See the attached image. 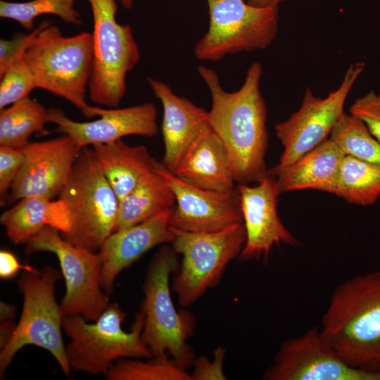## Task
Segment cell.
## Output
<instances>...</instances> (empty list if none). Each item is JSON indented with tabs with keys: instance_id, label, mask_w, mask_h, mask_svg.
Wrapping results in <instances>:
<instances>
[{
	"instance_id": "37",
	"label": "cell",
	"mask_w": 380,
	"mask_h": 380,
	"mask_svg": "<svg viewBox=\"0 0 380 380\" xmlns=\"http://www.w3.org/2000/svg\"><path fill=\"white\" fill-rule=\"evenodd\" d=\"M125 9L129 10L133 6V0H119Z\"/></svg>"
},
{
	"instance_id": "18",
	"label": "cell",
	"mask_w": 380,
	"mask_h": 380,
	"mask_svg": "<svg viewBox=\"0 0 380 380\" xmlns=\"http://www.w3.org/2000/svg\"><path fill=\"white\" fill-rule=\"evenodd\" d=\"M174 208L143 222L114 232L106 239L99 253L102 259L100 284L108 295L113 293L115 279L122 270L153 248L172 243L175 234L169 220Z\"/></svg>"
},
{
	"instance_id": "7",
	"label": "cell",
	"mask_w": 380,
	"mask_h": 380,
	"mask_svg": "<svg viewBox=\"0 0 380 380\" xmlns=\"http://www.w3.org/2000/svg\"><path fill=\"white\" fill-rule=\"evenodd\" d=\"M61 277L62 273L50 266L42 270H25L22 274L18 287L23 295V310L11 336L1 348V377L15 353L27 345L49 351L63 372L70 374L61 334L64 315L55 298V285Z\"/></svg>"
},
{
	"instance_id": "34",
	"label": "cell",
	"mask_w": 380,
	"mask_h": 380,
	"mask_svg": "<svg viewBox=\"0 0 380 380\" xmlns=\"http://www.w3.org/2000/svg\"><path fill=\"white\" fill-rule=\"evenodd\" d=\"M226 349L217 347L213 354V362L205 356L195 358L191 380H225L227 376L223 372V362Z\"/></svg>"
},
{
	"instance_id": "8",
	"label": "cell",
	"mask_w": 380,
	"mask_h": 380,
	"mask_svg": "<svg viewBox=\"0 0 380 380\" xmlns=\"http://www.w3.org/2000/svg\"><path fill=\"white\" fill-rule=\"evenodd\" d=\"M93 16V65L88 87L90 100L115 108L123 99L126 77L140 59L129 25L118 23L115 0H86Z\"/></svg>"
},
{
	"instance_id": "21",
	"label": "cell",
	"mask_w": 380,
	"mask_h": 380,
	"mask_svg": "<svg viewBox=\"0 0 380 380\" xmlns=\"http://www.w3.org/2000/svg\"><path fill=\"white\" fill-rule=\"evenodd\" d=\"M345 156L329 137L291 165H275L267 173L275 178L279 194L308 189L334 194Z\"/></svg>"
},
{
	"instance_id": "5",
	"label": "cell",
	"mask_w": 380,
	"mask_h": 380,
	"mask_svg": "<svg viewBox=\"0 0 380 380\" xmlns=\"http://www.w3.org/2000/svg\"><path fill=\"white\" fill-rule=\"evenodd\" d=\"M125 318L116 303H109L93 324L80 315L65 316L63 329L70 339L65 351L71 370L97 375L106 374L122 358L153 357L141 338L144 314L136 313L129 332L122 327Z\"/></svg>"
},
{
	"instance_id": "16",
	"label": "cell",
	"mask_w": 380,
	"mask_h": 380,
	"mask_svg": "<svg viewBox=\"0 0 380 380\" xmlns=\"http://www.w3.org/2000/svg\"><path fill=\"white\" fill-rule=\"evenodd\" d=\"M155 170L167 180L175 196L169 220L172 228L214 232L243 223L236 191L226 194L198 188L179 178L162 162H157Z\"/></svg>"
},
{
	"instance_id": "36",
	"label": "cell",
	"mask_w": 380,
	"mask_h": 380,
	"mask_svg": "<svg viewBox=\"0 0 380 380\" xmlns=\"http://www.w3.org/2000/svg\"><path fill=\"white\" fill-rule=\"evenodd\" d=\"M285 1L287 0H246L248 4L259 8L276 7Z\"/></svg>"
},
{
	"instance_id": "13",
	"label": "cell",
	"mask_w": 380,
	"mask_h": 380,
	"mask_svg": "<svg viewBox=\"0 0 380 380\" xmlns=\"http://www.w3.org/2000/svg\"><path fill=\"white\" fill-rule=\"evenodd\" d=\"M265 380H380V372H367L348 364L312 327L284 341Z\"/></svg>"
},
{
	"instance_id": "1",
	"label": "cell",
	"mask_w": 380,
	"mask_h": 380,
	"mask_svg": "<svg viewBox=\"0 0 380 380\" xmlns=\"http://www.w3.org/2000/svg\"><path fill=\"white\" fill-rule=\"evenodd\" d=\"M198 72L208 87L211 107L208 123L222 141L239 184L258 183L267 173V106L260 91L262 68L255 62L248 68L239 89L225 91L217 74L201 65Z\"/></svg>"
},
{
	"instance_id": "15",
	"label": "cell",
	"mask_w": 380,
	"mask_h": 380,
	"mask_svg": "<svg viewBox=\"0 0 380 380\" xmlns=\"http://www.w3.org/2000/svg\"><path fill=\"white\" fill-rule=\"evenodd\" d=\"M48 110L50 122L57 126L58 132L70 137L80 148L112 143L128 135L153 137L158 133L157 108L152 103L115 109L91 106L87 118H99L89 122L75 121L60 108Z\"/></svg>"
},
{
	"instance_id": "11",
	"label": "cell",
	"mask_w": 380,
	"mask_h": 380,
	"mask_svg": "<svg viewBox=\"0 0 380 380\" xmlns=\"http://www.w3.org/2000/svg\"><path fill=\"white\" fill-rule=\"evenodd\" d=\"M60 232L45 227L25 243V252H51L59 261L65 281V294L61 308L65 316L80 315L96 321L109 305L108 294L102 289L100 253L73 246Z\"/></svg>"
},
{
	"instance_id": "35",
	"label": "cell",
	"mask_w": 380,
	"mask_h": 380,
	"mask_svg": "<svg viewBox=\"0 0 380 380\" xmlns=\"http://www.w3.org/2000/svg\"><path fill=\"white\" fill-rule=\"evenodd\" d=\"M20 269L26 271L37 270L29 265H21L13 253L8 251H0V277L4 279L14 277Z\"/></svg>"
},
{
	"instance_id": "3",
	"label": "cell",
	"mask_w": 380,
	"mask_h": 380,
	"mask_svg": "<svg viewBox=\"0 0 380 380\" xmlns=\"http://www.w3.org/2000/svg\"><path fill=\"white\" fill-rule=\"evenodd\" d=\"M179 267L178 253L172 246L163 244L149 263L139 310L144 315L141 338L153 356L167 354L186 370L195 360L187 339L193 336L196 321L189 310H177L171 298L170 277Z\"/></svg>"
},
{
	"instance_id": "2",
	"label": "cell",
	"mask_w": 380,
	"mask_h": 380,
	"mask_svg": "<svg viewBox=\"0 0 380 380\" xmlns=\"http://www.w3.org/2000/svg\"><path fill=\"white\" fill-rule=\"evenodd\" d=\"M319 331L350 366L380 372V271L355 276L338 286Z\"/></svg>"
},
{
	"instance_id": "4",
	"label": "cell",
	"mask_w": 380,
	"mask_h": 380,
	"mask_svg": "<svg viewBox=\"0 0 380 380\" xmlns=\"http://www.w3.org/2000/svg\"><path fill=\"white\" fill-rule=\"evenodd\" d=\"M35 87L60 96L88 117L86 93L93 65L92 35L83 32L63 36L51 23L37 35L23 56Z\"/></svg>"
},
{
	"instance_id": "24",
	"label": "cell",
	"mask_w": 380,
	"mask_h": 380,
	"mask_svg": "<svg viewBox=\"0 0 380 380\" xmlns=\"http://www.w3.org/2000/svg\"><path fill=\"white\" fill-rule=\"evenodd\" d=\"M175 204V196L170 186L154 169L120 201L114 232L143 222L174 208Z\"/></svg>"
},
{
	"instance_id": "30",
	"label": "cell",
	"mask_w": 380,
	"mask_h": 380,
	"mask_svg": "<svg viewBox=\"0 0 380 380\" xmlns=\"http://www.w3.org/2000/svg\"><path fill=\"white\" fill-rule=\"evenodd\" d=\"M0 110L29 96L36 89L33 75L23 58L0 77Z\"/></svg>"
},
{
	"instance_id": "6",
	"label": "cell",
	"mask_w": 380,
	"mask_h": 380,
	"mask_svg": "<svg viewBox=\"0 0 380 380\" xmlns=\"http://www.w3.org/2000/svg\"><path fill=\"white\" fill-rule=\"evenodd\" d=\"M58 198L68 204L71 227L62 237L75 246L98 252L114 232L120 201L94 151L81 148Z\"/></svg>"
},
{
	"instance_id": "19",
	"label": "cell",
	"mask_w": 380,
	"mask_h": 380,
	"mask_svg": "<svg viewBox=\"0 0 380 380\" xmlns=\"http://www.w3.org/2000/svg\"><path fill=\"white\" fill-rule=\"evenodd\" d=\"M147 82L163 108L161 132L165 153L162 163L174 172L186 150L210 128L208 112L175 94L163 81L148 77Z\"/></svg>"
},
{
	"instance_id": "33",
	"label": "cell",
	"mask_w": 380,
	"mask_h": 380,
	"mask_svg": "<svg viewBox=\"0 0 380 380\" xmlns=\"http://www.w3.org/2000/svg\"><path fill=\"white\" fill-rule=\"evenodd\" d=\"M23 162L21 149L0 146V203H7L12 184Z\"/></svg>"
},
{
	"instance_id": "32",
	"label": "cell",
	"mask_w": 380,
	"mask_h": 380,
	"mask_svg": "<svg viewBox=\"0 0 380 380\" xmlns=\"http://www.w3.org/2000/svg\"><path fill=\"white\" fill-rule=\"evenodd\" d=\"M350 114L362 121L380 142V92L372 90L357 98L350 108Z\"/></svg>"
},
{
	"instance_id": "10",
	"label": "cell",
	"mask_w": 380,
	"mask_h": 380,
	"mask_svg": "<svg viewBox=\"0 0 380 380\" xmlns=\"http://www.w3.org/2000/svg\"><path fill=\"white\" fill-rule=\"evenodd\" d=\"M209 26L194 53L201 61H217L239 52L265 49L278 32L279 7L259 8L245 0H205Z\"/></svg>"
},
{
	"instance_id": "12",
	"label": "cell",
	"mask_w": 380,
	"mask_h": 380,
	"mask_svg": "<svg viewBox=\"0 0 380 380\" xmlns=\"http://www.w3.org/2000/svg\"><path fill=\"white\" fill-rule=\"evenodd\" d=\"M364 69L363 62L351 64L338 88L324 98L306 88L299 109L274 126L277 137L284 147L277 166L291 165L329 137L345 113L347 97Z\"/></svg>"
},
{
	"instance_id": "26",
	"label": "cell",
	"mask_w": 380,
	"mask_h": 380,
	"mask_svg": "<svg viewBox=\"0 0 380 380\" xmlns=\"http://www.w3.org/2000/svg\"><path fill=\"white\" fill-rule=\"evenodd\" d=\"M334 194L350 203L374 204L380 197V167L346 155Z\"/></svg>"
},
{
	"instance_id": "23",
	"label": "cell",
	"mask_w": 380,
	"mask_h": 380,
	"mask_svg": "<svg viewBox=\"0 0 380 380\" xmlns=\"http://www.w3.org/2000/svg\"><path fill=\"white\" fill-rule=\"evenodd\" d=\"M96 158L119 201L154 170L157 160L144 146H130L120 139L93 146Z\"/></svg>"
},
{
	"instance_id": "9",
	"label": "cell",
	"mask_w": 380,
	"mask_h": 380,
	"mask_svg": "<svg viewBox=\"0 0 380 380\" xmlns=\"http://www.w3.org/2000/svg\"><path fill=\"white\" fill-rule=\"evenodd\" d=\"M171 229L175 234L172 246L182 256L171 288L186 308L219 284L229 262L244 246L246 229L243 223L214 232Z\"/></svg>"
},
{
	"instance_id": "20",
	"label": "cell",
	"mask_w": 380,
	"mask_h": 380,
	"mask_svg": "<svg viewBox=\"0 0 380 380\" xmlns=\"http://www.w3.org/2000/svg\"><path fill=\"white\" fill-rule=\"evenodd\" d=\"M173 173L202 189L226 194L236 191L230 158L211 128L186 150Z\"/></svg>"
},
{
	"instance_id": "27",
	"label": "cell",
	"mask_w": 380,
	"mask_h": 380,
	"mask_svg": "<svg viewBox=\"0 0 380 380\" xmlns=\"http://www.w3.org/2000/svg\"><path fill=\"white\" fill-rule=\"evenodd\" d=\"M329 138L345 155L380 167V142L355 116L344 113L333 128Z\"/></svg>"
},
{
	"instance_id": "29",
	"label": "cell",
	"mask_w": 380,
	"mask_h": 380,
	"mask_svg": "<svg viewBox=\"0 0 380 380\" xmlns=\"http://www.w3.org/2000/svg\"><path fill=\"white\" fill-rule=\"evenodd\" d=\"M105 374L109 380H191L186 370L167 354L147 361L122 358Z\"/></svg>"
},
{
	"instance_id": "14",
	"label": "cell",
	"mask_w": 380,
	"mask_h": 380,
	"mask_svg": "<svg viewBox=\"0 0 380 380\" xmlns=\"http://www.w3.org/2000/svg\"><path fill=\"white\" fill-rule=\"evenodd\" d=\"M68 135L30 141L21 149L23 162L10 190L7 203L32 196H59L80 151Z\"/></svg>"
},
{
	"instance_id": "25",
	"label": "cell",
	"mask_w": 380,
	"mask_h": 380,
	"mask_svg": "<svg viewBox=\"0 0 380 380\" xmlns=\"http://www.w3.org/2000/svg\"><path fill=\"white\" fill-rule=\"evenodd\" d=\"M48 109L37 99L26 97L0 110V146L22 149L34 133L47 134Z\"/></svg>"
},
{
	"instance_id": "22",
	"label": "cell",
	"mask_w": 380,
	"mask_h": 380,
	"mask_svg": "<svg viewBox=\"0 0 380 380\" xmlns=\"http://www.w3.org/2000/svg\"><path fill=\"white\" fill-rule=\"evenodd\" d=\"M0 222L7 237L15 244L25 243L45 227L67 233L71 217L67 203L62 198L53 201L41 196L22 198L3 213Z\"/></svg>"
},
{
	"instance_id": "17",
	"label": "cell",
	"mask_w": 380,
	"mask_h": 380,
	"mask_svg": "<svg viewBox=\"0 0 380 380\" xmlns=\"http://www.w3.org/2000/svg\"><path fill=\"white\" fill-rule=\"evenodd\" d=\"M236 192L246 234L240 260H267L274 245L300 244L278 216L279 193L273 176L267 173L255 186L239 184Z\"/></svg>"
},
{
	"instance_id": "28",
	"label": "cell",
	"mask_w": 380,
	"mask_h": 380,
	"mask_svg": "<svg viewBox=\"0 0 380 380\" xmlns=\"http://www.w3.org/2000/svg\"><path fill=\"white\" fill-rule=\"evenodd\" d=\"M75 0H30L25 2L0 1V17L18 23L25 30L32 31L36 18L54 15L68 24L80 26L82 15L75 8Z\"/></svg>"
},
{
	"instance_id": "31",
	"label": "cell",
	"mask_w": 380,
	"mask_h": 380,
	"mask_svg": "<svg viewBox=\"0 0 380 380\" xmlns=\"http://www.w3.org/2000/svg\"><path fill=\"white\" fill-rule=\"evenodd\" d=\"M50 23L44 20L28 34L19 33L11 39H0V77L13 63L23 58L37 35Z\"/></svg>"
}]
</instances>
